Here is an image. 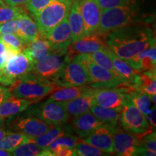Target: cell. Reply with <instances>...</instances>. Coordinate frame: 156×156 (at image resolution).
I'll use <instances>...</instances> for the list:
<instances>
[{
    "label": "cell",
    "mask_w": 156,
    "mask_h": 156,
    "mask_svg": "<svg viewBox=\"0 0 156 156\" xmlns=\"http://www.w3.org/2000/svg\"><path fill=\"white\" fill-rule=\"evenodd\" d=\"M106 50L109 58L112 60L115 69L126 80L127 83L133 85L136 80V76H137L140 72L136 71L132 67H130L125 61H124L119 56H117L108 47H106Z\"/></svg>",
    "instance_id": "cell-27"
},
{
    "label": "cell",
    "mask_w": 156,
    "mask_h": 156,
    "mask_svg": "<svg viewBox=\"0 0 156 156\" xmlns=\"http://www.w3.org/2000/svg\"><path fill=\"white\" fill-rule=\"evenodd\" d=\"M75 150L76 155L79 156H101L108 155L101 150L98 149L94 146L83 141L80 139L76 145Z\"/></svg>",
    "instance_id": "cell-37"
},
{
    "label": "cell",
    "mask_w": 156,
    "mask_h": 156,
    "mask_svg": "<svg viewBox=\"0 0 156 156\" xmlns=\"http://www.w3.org/2000/svg\"><path fill=\"white\" fill-rule=\"evenodd\" d=\"M119 122L124 129L135 134L144 136L153 132L146 116L134 106L131 101L126 102L121 109Z\"/></svg>",
    "instance_id": "cell-9"
},
{
    "label": "cell",
    "mask_w": 156,
    "mask_h": 156,
    "mask_svg": "<svg viewBox=\"0 0 156 156\" xmlns=\"http://www.w3.org/2000/svg\"><path fill=\"white\" fill-rule=\"evenodd\" d=\"M106 47L104 37L95 32L85 35L76 41L71 43L67 54L69 60L80 54H91Z\"/></svg>",
    "instance_id": "cell-13"
},
{
    "label": "cell",
    "mask_w": 156,
    "mask_h": 156,
    "mask_svg": "<svg viewBox=\"0 0 156 156\" xmlns=\"http://www.w3.org/2000/svg\"><path fill=\"white\" fill-rule=\"evenodd\" d=\"M52 1L54 0H28L25 5L27 10L34 16Z\"/></svg>",
    "instance_id": "cell-38"
},
{
    "label": "cell",
    "mask_w": 156,
    "mask_h": 156,
    "mask_svg": "<svg viewBox=\"0 0 156 156\" xmlns=\"http://www.w3.org/2000/svg\"><path fill=\"white\" fill-rule=\"evenodd\" d=\"M73 2L54 0L34 15L35 22L40 34L46 35L67 17Z\"/></svg>",
    "instance_id": "cell-4"
},
{
    "label": "cell",
    "mask_w": 156,
    "mask_h": 156,
    "mask_svg": "<svg viewBox=\"0 0 156 156\" xmlns=\"http://www.w3.org/2000/svg\"><path fill=\"white\" fill-rule=\"evenodd\" d=\"M28 140L29 137L22 133L10 132L2 140H0V149L11 153L13 150Z\"/></svg>",
    "instance_id": "cell-30"
},
{
    "label": "cell",
    "mask_w": 156,
    "mask_h": 156,
    "mask_svg": "<svg viewBox=\"0 0 156 156\" xmlns=\"http://www.w3.org/2000/svg\"><path fill=\"white\" fill-rule=\"evenodd\" d=\"M54 82L60 87L81 86L92 83L87 69L77 56L68 60Z\"/></svg>",
    "instance_id": "cell-8"
},
{
    "label": "cell",
    "mask_w": 156,
    "mask_h": 156,
    "mask_svg": "<svg viewBox=\"0 0 156 156\" xmlns=\"http://www.w3.org/2000/svg\"><path fill=\"white\" fill-rule=\"evenodd\" d=\"M90 110L97 119L106 124L117 125L120 122L121 110L106 108L98 105L96 103L91 106Z\"/></svg>",
    "instance_id": "cell-29"
},
{
    "label": "cell",
    "mask_w": 156,
    "mask_h": 156,
    "mask_svg": "<svg viewBox=\"0 0 156 156\" xmlns=\"http://www.w3.org/2000/svg\"><path fill=\"white\" fill-rule=\"evenodd\" d=\"M34 64L24 51L8 58L5 67L0 69V85L4 86L12 85L15 82L30 73Z\"/></svg>",
    "instance_id": "cell-5"
},
{
    "label": "cell",
    "mask_w": 156,
    "mask_h": 156,
    "mask_svg": "<svg viewBox=\"0 0 156 156\" xmlns=\"http://www.w3.org/2000/svg\"><path fill=\"white\" fill-rule=\"evenodd\" d=\"M133 86L136 90L144 91L149 95L156 94V71H149L139 73L136 76Z\"/></svg>",
    "instance_id": "cell-28"
},
{
    "label": "cell",
    "mask_w": 156,
    "mask_h": 156,
    "mask_svg": "<svg viewBox=\"0 0 156 156\" xmlns=\"http://www.w3.org/2000/svg\"><path fill=\"white\" fill-rule=\"evenodd\" d=\"M106 123L97 119L90 112L75 116L72 124V129L80 137L84 138L92 132L93 130Z\"/></svg>",
    "instance_id": "cell-19"
},
{
    "label": "cell",
    "mask_w": 156,
    "mask_h": 156,
    "mask_svg": "<svg viewBox=\"0 0 156 156\" xmlns=\"http://www.w3.org/2000/svg\"><path fill=\"white\" fill-rule=\"evenodd\" d=\"M107 47L124 61L155 44V33L145 23L117 29L104 37Z\"/></svg>",
    "instance_id": "cell-1"
},
{
    "label": "cell",
    "mask_w": 156,
    "mask_h": 156,
    "mask_svg": "<svg viewBox=\"0 0 156 156\" xmlns=\"http://www.w3.org/2000/svg\"><path fill=\"white\" fill-rule=\"evenodd\" d=\"M80 138L77 136L72 135L71 134H67L62 135L57 139H56L53 141L45 149H47L48 151L52 155V152L56 148L58 147H69V148H75L76 145L79 142Z\"/></svg>",
    "instance_id": "cell-34"
},
{
    "label": "cell",
    "mask_w": 156,
    "mask_h": 156,
    "mask_svg": "<svg viewBox=\"0 0 156 156\" xmlns=\"http://www.w3.org/2000/svg\"><path fill=\"white\" fill-rule=\"evenodd\" d=\"M16 34L27 44L36 40L40 36L36 22L25 12L18 17V29Z\"/></svg>",
    "instance_id": "cell-24"
},
{
    "label": "cell",
    "mask_w": 156,
    "mask_h": 156,
    "mask_svg": "<svg viewBox=\"0 0 156 156\" xmlns=\"http://www.w3.org/2000/svg\"><path fill=\"white\" fill-rule=\"evenodd\" d=\"M6 5L12 7H18L22 5H25L28 0H2Z\"/></svg>",
    "instance_id": "cell-46"
},
{
    "label": "cell",
    "mask_w": 156,
    "mask_h": 156,
    "mask_svg": "<svg viewBox=\"0 0 156 156\" xmlns=\"http://www.w3.org/2000/svg\"><path fill=\"white\" fill-rule=\"evenodd\" d=\"M147 119L149 122L150 125L152 126V128H155L156 126V122H155V106H154L153 108H151V112H150L149 115L147 117Z\"/></svg>",
    "instance_id": "cell-45"
},
{
    "label": "cell",
    "mask_w": 156,
    "mask_h": 156,
    "mask_svg": "<svg viewBox=\"0 0 156 156\" xmlns=\"http://www.w3.org/2000/svg\"><path fill=\"white\" fill-rule=\"evenodd\" d=\"M95 87L87 85L73 87H60L58 86L51 93L49 100H53L60 102H65L75 99L87 93L94 92Z\"/></svg>",
    "instance_id": "cell-20"
},
{
    "label": "cell",
    "mask_w": 156,
    "mask_h": 156,
    "mask_svg": "<svg viewBox=\"0 0 156 156\" xmlns=\"http://www.w3.org/2000/svg\"><path fill=\"white\" fill-rule=\"evenodd\" d=\"M57 87L54 81L38 77L29 73L11 85L9 91L12 96L26 99L34 103L51 94Z\"/></svg>",
    "instance_id": "cell-3"
},
{
    "label": "cell",
    "mask_w": 156,
    "mask_h": 156,
    "mask_svg": "<svg viewBox=\"0 0 156 156\" xmlns=\"http://www.w3.org/2000/svg\"><path fill=\"white\" fill-rule=\"evenodd\" d=\"M101 10L132 3L134 0H96Z\"/></svg>",
    "instance_id": "cell-40"
},
{
    "label": "cell",
    "mask_w": 156,
    "mask_h": 156,
    "mask_svg": "<svg viewBox=\"0 0 156 156\" xmlns=\"http://www.w3.org/2000/svg\"><path fill=\"white\" fill-rule=\"evenodd\" d=\"M41 151L34 140L29 138L28 141L17 147L11 153L15 156H41Z\"/></svg>",
    "instance_id": "cell-32"
},
{
    "label": "cell",
    "mask_w": 156,
    "mask_h": 156,
    "mask_svg": "<svg viewBox=\"0 0 156 156\" xmlns=\"http://www.w3.org/2000/svg\"><path fill=\"white\" fill-rule=\"evenodd\" d=\"M12 153L10 152L4 151V150L0 149V156H11Z\"/></svg>",
    "instance_id": "cell-48"
},
{
    "label": "cell",
    "mask_w": 156,
    "mask_h": 156,
    "mask_svg": "<svg viewBox=\"0 0 156 156\" xmlns=\"http://www.w3.org/2000/svg\"><path fill=\"white\" fill-rule=\"evenodd\" d=\"M106 48L97 51H95L91 54H88L87 55L92 61L94 62L97 64H98L101 67L105 68V69H108L114 73L119 74L118 72L115 69L112 60L110 59L108 54H107Z\"/></svg>",
    "instance_id": "cell-33"
},
{
    "label": "cell",
    "mask_w": 156,
    "mask_h": 156,
    "mask_svg": "<svg viewBox=\"0 0 156 156\" xmlns=\"http://www.w3.org/2000/svg\"><path fill=\"white\" fill-rule=\"evenodd\" d=\"M28 114L52 126L65 124L69 119L63 103L49 99L31 108Z\"/></svg>",
    "instance_id": "cell-10"
},
{
    "label": "cell",
    "mask_w": 156,
    "mask_h": 156,
    "mask_svg": "<svg viewBox=\"0 0 156 156\" xmlns=\"http://www.w3.org/2000/svg\"><path fill=\"white\" fill-rule=\"evenodd\" d=\"M9 88H7L3 86H0V104L5 101L6 99L8 98L9 96H11Z\"/></svg>",
    "instance_id": "cell-44"
},
{
    "label": "cell",
    "mask_w": 156,
    "mask_h": 156,
    "mask_svg": "<svg viewBox=\"0 0 156 156\" xmlns=\"http://www.w3.org/2000/svg\"><path fill=\"white\" fill-rule=\"evenodd\" d=\"M143 136L129 132L117 124L113 126L114 153L120 156L136 155Z\"/></svg>",
    "instance_id": "cell-11"
},
{
    "label": "cell",
    "mask_w": 156,
    "mask_h": 156,
    "mask_svg": "<svg viewBox=\"0 0 156 156\" xmlns=\"http://www.w3.org/2000/svg\"><path fill=\"white\" fill-rule=\"evenodd\" d=\"M52 155L55 156H75L76 155L75 148L58 147L52 152Z\"/></svg>",
    "instance_id": "cell-42"
},
{
    "label": "cell",
    "mask_w": 156,
    "mask_h": 156,
    "mask_svg": "<svg viewBox=\"0 0 156 156\" xmlns=\"http://www.w3.org/2000/svg\"><path fill=\"white\" fill-rule=\"evenodd\" d=\"M5 126V119L0 116V128H3Z\"/></svg>",
    "instance_id": "cell-49"
},
{
    "label": "cell",
    "mask_w": 156,
    "mask_h": 156,
    "mask_svg": "<svg viewBox=\"0 0 156 156\" xmlns=\"http://www.w3.org/2000/svg\"><path fill=\"white\" fill-rule=\"evenodd\" d=\"M11 131H7V130H5V129L3 128H0V140H2L3 139L5 136L7 135V134H8L9 132Z\"/></svg>",
    "instance_id": "cell-47"
},
{
    "label": "cell",
    "mask_w": 156,
    "mask_h": 156,
    "mask_svg": "<svg viewBox=\"0 0 156 156\" xmlns=\"http://www.w3.org/2000/svg\"><path fill=\"white\" fill-rule=\"evenodd\" d=\"M80 60L88 72L91 80L90 86L95 88L100 87H115L125 83L126 80L119 74H116L105 69L87 56V54H80L76 56Z\"/></svg>",
    "instance_id": "cell-7"
},
{
    "label": "cell",
    "mask_w": 156,
    "mask_h": 156,
    "mask_svg": "<svg viewBox=\"0 0 156 156\" xmlns=\"http://www.w3.org/2000/svg\"><path fill=\"white\" fill-rule=\"evenodd\" d=\"M114 125L104 124L82 138V140L90 144L106 153H114L113 148V126Z\"/></svg>",
    "instance_id": "cell-15"
},
{
    "label": "cell",
    "mask_w": 156,
    "mask_h": 156,
    "mask_svg": "<svg viewBox=\"0 0 156 156\" xmlns=\"http://www.w3.org/2000/svg\"><path fill=\"white\" fill-rule=\"evenodd\" d=\"M7 61V48L5 45L0 41V69L5 67Z\"/></svg>",
    "instance_id": "cell-43"
},
{
    "label": "cell",
    "mask_w": 156,
    "mask_h": 156,
    "mask_svg": "<svg viewBox=\"0 0 156 156\" xmlns=\"http://www.w3.org/2000/svg\"><path fill=\"white\" fill-rule=\"evenodd\" d=\"M93 93H87L71 101L62 102L68 114L75 117L88 112L91 106L95 104Z\"/></svg>",
    "instance_id": "cell-22"
},
{
    "label": "cell",
    "mask_w": 156,
    "mask_h": 156,
    "mask_svg": "<svg viewBox=\"0 0 156 156\" xmlns=\"http://www.w3.org/2000/svg\"><path fill=\"white\" fill-rule=\"evenodd\" d=\"M23 51L29 56L34 63H36L53 51V49L45 37L40 34L36 40L28 43Z\"/></svg>",
    "instance_id": "cell-23"
},
{
    "label": "cell",
    "mask_w": 156,
    "mask_h": 156,
    "mask_svg": "<svg viewBox=\"0 0 156 156\" xmlns=\"http://www.w3.org/2000/svg\"><path fill=\"white\" fill-rule=\"evenodd\" d=\"M134 106L141 112L147 118L151 112V98L150 95L144 91L136 90L131 97Z\"/></svg>",
    "instance_id": "cell-31"
},
{
    "label": "cell",
    "mask_w": 156,
    "mask_h": 156,
    "mask_svg": "<svg viewBox=\"0 0 156 156\" xmlns=\"http://www.w3.org/2000/svg\"><path fill=\"white\" fill-rule=\"evenodd\" d=\"M67 52V51H53L34 63L30 73L38 77L54 81L69 60Z\"/></svg>",
    "instance_id": "cell-6"
},
{
    "label": "cell",
    "mask_w": 156,
    "mask_h": 156,
    "mask_svg": "<svg viewBox=\"0 0 156 156\" xmlns=\"http://www.w3.org/2000/svg\"><path fill=\"white\" fill-rule=\"evenodd\" d=\"M44 36L53 51H67L72 43L71 30L67 17Z\"/></svg>",
    "instance_id": "cell-16"
},
{
    "label": "cell",
    "mask_w": 156,
    "mask_h": 156,
    "mask_svg": "<svg viewBox=\"0 0 156 156\" xmlns=\"http://www.w3.org/2000/svg\"><path fill=\"white\" fill-rule=\"evenodd\" d=\"M143 23L140 10L134 3L104 9L96 33L103 37L124 27Z\"/></svg>",
    "instance_id": "cell-2"
},
{
    "label": "cell",
    "mask_w": 156,
    "mask_h": 156,
    "mask_svg": "<svg viewBox=\"0 0 156 156\" xmlns=\"http://www.w3.org/2000/svg\"><path fill=\"white\" fill-rule=\"evenodd\" d=\"M136 71L146 72L156 69L155 44L152 45L130 59L125 61Z\"/></svg>",
    "instance_id": "cell-18"
},
{
    "label": "cell",
    "mask_w": 156,
    "mask_h": 156,
    "mask_svg": "<svg viewBox=\"0 0 156 156\" xmlns=\"http://www.w3.org/2000/svg\"><path fill=\"white\" fill-rule=\"evenodd\" d=\"M140 145L152 153L156 154L155 132H151L142 136L140 140Z\"/></svg>",
    "instance_id": "cell-39"
},
{
    "label": "cell",
    "mask_w": 156,
    "mask_h": 156,
    "mask_svg": "<svg viewBox=\"0 0 156 156\" xmlns=\"http://www.w3.org/2000/svg\"><path fill=\"white\" fill-rule=\"evenodd\" d=\"M18 29V18H15L0 25V35L16 34Z\"/></svg>",
    "instance_id": "cell-41"
},
{
    "label": "cell",
    "mask_w": 156,
    "mask_h": 156,
    "mask_svg": "<svg viewBox=\"0 0 156 156\" xmlns=\"http://www.w3.org/2000/svg\"><path fill=\"white\" fill-rule=\"evenodd\" d=\"M80 9L83 17L85 35L97 31L102 10L96 0H78Z\"/></svg>",
    "instance_id": "cell-17"
},
{
    "label": "cell",
    "mask_w": 156,
    "mask_h": 156,
    "mask_svg": "<svg viewBox=\"0 0 156 156\" xmlns=\"http://www.w3.org/2000/svg\"><path fill=\"white\" fill-rule=\"evenodd\" d=\"M24 12L22 7L9 6L2 0H0V25L11 20L18 18Z\"/></svg>",
    "instance_id": "cell-35"
},
{
    "label": "cell",
    "mask_w": 156,
    "mask_h": 156,
    "mask_svg": "<svg viewBox=\"0 0 156 156\" xmlns=\"http://www.w3.org/2000/svg\"><path fill=\"white\" fill-rule=\"evenodd\" d=\"M0 41L5 45L6 48H12L18 52L23 51L28 45L26 42L20 38L17 34H13L0 35Z\"/></svg>",
    "instance_id": "cell-36"
},
{
    "label": "cell",
    "mask_w": 156,
    "mask_h": 156,
    "mask_svg": "<svg viewBox=\"0 0 156 156\" xmlns=\"http://www.w3.org/2000/svg\"><path fill=\"white\" fill-rule=\"evenodd\" d=\"M56 1H61V2H73L74 0H56Z\"/></svg>",
    "instance_id": "cell-50"
},
{
    "label": "cell",
    "mask_w": 156,
    "mask_h": 156,
    "mask_svg": "<svg viewBox=\"0 0 156 156\" xmlns=\"http://www.w3.org/2000/svg\"><path fill=\"white\" fill-rule=\"evenodd\" d=\"M33 103L26 99L9 96L0 104V116L4 119L20 114L26 110Z\"/></svg>",
    "instance_id": "cell-25"
},
{
    "label": "cell",
    "mask_w": 156,
    "mask_h": 156,
    "mask_svg": "<svg viewBox=\"0 0 156 156\" xmlns=\"http://www.w3.org/2000/svg\"><path fill=\"white\" fill-rule=\"evenodd\" d=\"M10 121L8 126L11 129L25 134L30 139L42 135L54 126L29 114L28 116L17 117Z\"/></svg>",
    "instance_id": "cell-12"
},
{
    "label": "cell",
    "mask_w": 156,
    "mask_h": 156,
    "mask_svg": "<svg viewBox=\"0 0 156 156\" xmlns=\"http://www.w3.org/2000/svg\"><path fill=\"white\" fill-rule=\"evenodd\" d=\"M72 132H73V129L69 126L64 125L63 124L61 125L53 126L49 130H48L46 133L37 136L33 140L38 145V147L43 150L47 147L52 142L57 139L58 137L64 135V134H71Z\"/></svg>",
    "instance_id": "cell-26"
},
{
    "label": "cell",
    "mask_w": 156,
    "mask_h": 156,
    "mask_svg": "<svg viewBox=\"0 0 156 156\" xmlns=\"http://www.w3.org/2000/svg\"><path fill=\"white\" fill-rule=\"evenodd\" d=\"M67 19L71 30L72 43H73L85 35L83 20L80 9L78 0L73 1L68 13Z\"/></svg>",
    "instance_id": "cell-21"
},
{
    "label": "cell",
    "mask_w": 156,
    "mask_h": 156,
    "mask_svg": "<svg viewBox=\"0 0 156 156\" xmlns=\"http://www.w3.org/2000/svg\"><path fill=\"white\" fill-rule=\"evenodd\" d=\"M93 95L96 104L117 110H121L126 102L131 101V95L116 87L95 88Z\"/></svg>",
    "instance_id": "cell-14"
}]
</instances>
